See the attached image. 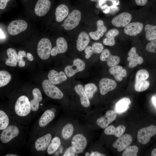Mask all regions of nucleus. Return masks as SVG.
Wrapping results in <instances>:
<instances>
[{"instance_id":"obj_16","label":"nucleus","mask_w":156,"mask_h":156,"mask_svg":"<svg viewBox=\"0 0 156 156\" xmlns=\"http://www.w3.org/2000/svg\"><path fill=\"white\" fill-rule=\"evenodd\" d=\"M51 3L49 0H38L35 5L34 12L39 16L45 15L49 10Z\"/></svg>"},{"instance_id":"obj_54","label":"nucleus","mask_w":156,"mask_h":156,"mask_svg":"<svg viewBox=\"0 0 156 156\" xmlns=\"http://www.w3.org/2000/svg\"><path fill=\"white\" fill-rule=\"evenodd\" d=\"M51 110L54 113H55L56 111V109L54 108H52L51 109Z\"/></svg>"},{"instance_id":"obj_33","label":"nucleus","mask_w":156,"mask_h":156,"mask_svg":"<svg viewBox=\"0 0 156 156\" xmlns=\"http://www.w3.org/2000/svg\"><path fill=\"white\" fill-rule=\"evenodd\" d=\"M131 102L129 98H124L120 99L116 104L115 109L118 113H121L126 111L129 107Z\"/></svg>"},{"instance_id":"obj_48","label":"nucleus","mask_w":156,"mask_h":156,"mask_svg":"<svg viewBox=\"0 0 156 156\" xmlns=\"http://www.w3.org/2000/svg\"><path fill=\"white\" fill-rule=\"evenodd\" d=\"M25 62L24 60L18 62V66L20 67H23L25 65Z\"/></svg>"},{"instance_id":"obj_25","label":"nucleus","mask_w":156,"mask_h":156,"mask_svg":"<svg viewBox=\"0 0 156 156\" xmlns=\"http://www.w3.org/2000/svg\"><path fill=\"white\" fill-rule=\"evenodd\" d=\"M75 90L80 97V102L81 105L86 107L89 106L90 102L89 98L83 86L80 84L77 85L75 86Z\"/></svg>"},{"instance_id":"obj_22","label":"nucleus","mask_w":156,"mask_h":156,"mask_svg":"<svg viewBox=\"0 0 156 156\" xmlns=\"http://www.w3.org/2000/svg\"><path fill=\"white\" fill-rule=\"evenodd\" d=\"M52 136L50 133L47 134L38 138L35 142V148L38 151H43L49 146Z\"/></svg>"},{"instance_id":"obj_17","label":"nucleus","mask_w":156,"mask_h":156,"mask_svg":"<svg viewBox=\"0 0 156 156\" xmlns=\"http://www.w3.org/2000/svg\"><path fill=\"white\" fill-rule=\"evenodd\" d=\"M127 60L129 61L128 66L130 68H133L138 64H141L143 62L142 57L136 53V48L132 47L128 53Z\"/></svg>"},{"instance_id":"obj_10","label":"nucleus","mask_w":156,"mask_h":156,"mask_svg":"<svg viewBox=\"0 0 156 156\" xmlns=\"http://www.w3.org/2000/svg\"><path fill=\"white\" fill-rule=\"evenodd\" d=\"M132 141V136L129 134L122 135L112 144V146L116 148L119 152L125 150L130 145Z\"/></svg>"},{"instance_id":"obj_44","label":"nucleus","mask_w":156,"mask_h":156,"mask_svg":"<svg viewBox=\"0 0 156 156\" xmlns=\"http://www.w3.org/2000/svg\"><path fill=\"white\" fill-rule=\"evenodd\" d=\"M10 0H0V9L1 10L4 9L6 7L7 4Z\"/></svg>"},{"instance_id":"obj_56","label":"nucleus","mask_w":156,"mask_h":156,"mask_svg":"<svg viewBox=\"0 0 156 156\" xmlns=\"http://www.w3.org/2000/svg\"><path fill=\"white\" fill-rule=\"evenodd\" d=\"M42 104H40V105H42Z\"/></svg>"},{"instance_id":"obj_38","label":"nucleus","mask_w":156,"mask_h":156,"mask_svg":"<svg viewBox=\"0 0 156 156\" xmlns=\"http://www.w3.org/2000/svg\"><path fill=\"white\" fill-rule=\"evenodd\" d=\"M84 90L89 99H92L94 93L97 90V88L94 84L90 83L86 84L84 86Z\"/></svg>"},{"instance_id":"obj_4","label":"nucleus","mask_w":156,"mask_h":156,"mask_svg":"<svg viewBox=\"0 0 156 156\" xmlns=\"http://www.w3.org/2000/svg\"><path fill=\"white\" fill-rule=\"evenodd\" d=\"M51 49V42L48 39L43 38L39 41L37 47V53L42 60H46L49 57Z\"/></svg>"},{"instance_id":"obj_47","label":"nucleus","mask_w":156,"mask_h":156,"mask_svg":"<svg viewBox=\"0 0 156 156\" xmlns=\"http://www.w3.org/2000/svg\"><path fill=\"white\" fill-rule=\"evenodd\" d=\"M27 58L28 60L31 61L34 59V57L30 53H28L27 54Z\"/></svg>"},{"instance_id":"obj_45","label":"nucleus","mask_w":156,"mask_h":156,"mask_svg":"<svg viewBox=\"0 0 156 156\" xmlns=\"http://www.w3.org/2000/svg\"><path fill=\"white\" fill-rule=\"evenodd\" d=\"M136 4L138 5L143 6L147 3V0H135Z\"/></svg>"},{"instance_id":"obj_37","label":"nucleus","mask_w":156,"mask_h":156,"mask_svg":"<svg viewBox=\"0 0 156 156\" xmlns=\"http://www.w3.org/2000/svg\"><path fill=\"white\" fill-rule=\"evenodd\" d=\"M11 76L8 71L4 70L0 71V87L7 85L10 81Z\"/></svg>"},{"instance_id":"obj_43","label":"nucleus","mask_w":156,"mask_h":156,"mask_svg":"<svg viewBox=\"0 0 156 156\" xmlns=\"http://www.w3.org/2000/svg\"><path fill=\"white\" fill-rule=\"evenodd\" d=\"M25 57H27V55L25 52L23 50L19 51L17 54V62H19L23 60V58Z\"/></svg>"},{"instance_id":"obj_15","label":"nucleus","mask_w":156,"mask_h":156,"mask_svg":"<svg viewBox=\"0 0 156 156\" xmlns=\"http://www.w3.org/2000/svg\"><path fill=\"white\" fill-rule=\"evenodd\" d=\"M100 59L103 61H106L107 65L111 67L117 65L120 60L118 56L111 55L109 50L107 49L101 52Z\"/></svg>"},{"instance_id":"obj_32","label":"nucleus","mask_w":156,"mask_h":156,"mask_svg":"<svg viewBox=\"0 0 156 156\" xmlns=\"http://www.w3.org/2000/svg\"><path fill=\"white\" fill-rule=\"evenodd\" d=\"M8 59L5 62V64L8 66H15L17 63V54L16 50L12 48H8L6 51Z\"/></svg>"},{"instance_id":"obj_30","label":"nucleus","mask_w":156,"mask_h":156,"mask_svg":"<svg viewBox=\"0 0 156 156\" xmlns=\"http://www.w3.org/2000/svg\"><path fill=\"white\" fill-rule=\"evenodd\" d=\"M69 12L68 8L66 5L62 4L56 8L55 15L56 20L58 22H61L68 16Z\"/></svg>"},{"instance_id":"obj_36","label":"nucleus","mask_w":156,"mask_h":156,"mask_svg":"<svg viewBox=\"0 0 156 156\" xmlns=\"http://www.w3.org/2000/svg\"><path fill=\"white\" fill-rule=\"evenodd\" d=\"M74 131L73 125L68 123L63 128L62 131V135L65 140L69 139L72 135Z\"/></svg>"},{"instance_id":"obj_13","label":"nucleus","mask_w":156,"mask_h":156,"mask_svg":"<svg viewBox=\"0 0 156 156\" xmlns=\"http://www.w3.org/2000/svg\"><path fill=\"white\" fill-rule=\"evenodd\" d=\"M132 19V16L129 13L124 12L114 17L112 23L117 27H125L129 23Z\"/></svg>"},{"instance_id":"obj_3","label":"nucleus","mask_w":156,"mask_h":156,"mask_svg":"<svg viewBox=\"0 0 156 156\" xmlns=\"http://www.w3.org/2000/svg\"><path fill=\"white\" fill-rule=\"evenodd\" d=\"M42 87L46 95L52 99H59L63 96V93L49 80L43 81Z\"/></svg>"},{"instance_id":"obj_39","label":"nucleus","mask_w":156,"mask_h":156,"mask_svg":"<svg viewBox=\"0 0 156 156\" xmlns=\"http://www.w3.org/2000/svg\"><path fill=\"white\" fill-rule=\"evenodd\" d=\"M138 148L136 146H129L126 148L122 154V156H137Z\"/></svg>"},{"instance_id":"obj_40","label":"nucleus","mask_w":156,"mask_h":156,"mask_svg":"<svg viewBox=\"0 0 156 156\" xmlns=\"http://www.w3.org/2000/svg\"><path fill=\"white\" fill-rule=\"evenodd\" d=\"M9 119L6 113L2 110L0 111V129L3 130L8 125Z\"/></svg>"},{"instance_id":"obj_20","label":"nucleus","mask_w":156,"mask_h":156,"mask_svg":"<svg viewBox=\"0 0 156 156\" xmlns=\"http://www.w3.org/2000/svg\"><path fill=\"white\" fill-rule=\"evenodd\" d=\"M48 77L49 80L54 84H60L67 79L64 72L61 71L58 73L54 70H51L49 72Z\"/></svg>"},{"instance_id":"obj_27","label":"nucleus","mask_w":156,"mask_h":156,"mask_svg":"<svg viewBox=\"0 0 156 156\" xmlns=\"http://www.w3.org/2000/svg\"><path fill=\"white\" fill-rule=\"evenodd\" d=\"M103 47L102 44L99 42L94 43L91 46H88L85 49V52L86 54L85 58H89L94 53H99L103 51Z\"/></svg>"},{"instance_id":"obj_9","label":"nucleus","mask_w":156,"mask_h":156,"mask_svg":"<svg viewBox=\"0 0 156 156\" xmlns=\"http://www.w3.org/2000/svg\"><path fill=\"white\" fill-rule=\"evenodd\" d=\"M19 133V129L16 127L9 125L2 131L0 135V140L3 143H8L17 136Z\"/></svg>"},{"instance_id":"obj_21","label":"nucleus","mask_w":156,"mask_h":156,"mask_svg":"<svg viewBox=\"0 0 156 156\" xmlns=\"http://www.w3.org/2000/svg\"><path fill=\"white\" fill-rule=\"evenodd\" d=\"M90 41V38L88 34L85 31L81 32L79 35L77 40V50L80 51L85 50L88 47Z\"/></svg>"},{"instance_id":"obj_23","label":"nucleus","mask_w":156,"mask_h":156,"mask_svg":"<svg viewBox=\"0 0 156 156\" xmlns=\"http://www.w3.org/2000/svg\"><path fill=\"white\" fill-rule=\"evenodd\" d=\"M97 30L96 31L90 32L89 35L91 38L94 40H98L102 36L104 33L107 31V28L104 25L103 21L101 20H98L96 22Z\"/></svg>"},{"instance_id":"obj_26","label":"nucleus","mask_w":156,"mask_h":156,"mask_svg":"<svg viewBox=\"0 0 156 156\" xmlns=\"http://www.w3.org/2000/svg\"><path fill=\"white\" fill-rule=\"evenodd\" d=\"M125 129V127L123 125H120L116 127L111 125L106 127L104 132L107 135H114L118 138L124 133Z\"/></svg>"},{"instance_id":"obj_29","label":"nucleus","mask_w":156,"mask_h":156,"mask_svg":"<svg viewBox=\"0 0 156 156\" xmlns=\"http://www.w3.org/2000/svg\"><path fill=\"white\" fill-rule=\"evenodd\" d=\"M119 31L116 29L109 30L105 34V38L103 40L104 44L108 46H113L115 44V38L119 34Z\"/></svg>"},{"instance_id":"obj_1","label":"nucleus","mask_w":156,"mask_h":156,"mask_svg":"<svg viewBox=\"0 0 156 156\" xmlns=\"http://www.w3.org/2000/svg\"><path fill=\"white\" fill-rule=\"evenodd\" d=\"M149 77L148 72L146 70H139L136 73L134 88L138 92H141L147 90L149 87L150 83L146 80Z\"/></svg>"},{"instance_id":"obj_28","label":"nucleus","mask_w":156,"mask_h":156,"mask_svg":"<svg viewBox=\"0 0 156 156\" xmlns=\"http://www.w3.org/2000/svg\"><path fill=\"white\" fill-rule=\"evenodd\" d=\"M34 99L30 101L31 110L33 111H37L39 108V102L42 100V95L40 90L35 88L32 91Z\"/></svg>"},{"instance_id":"obj_11","label":"nucleus","mask_w":156,"mask_h":156,"mask_svg":"<svg viewBox=\"0 0 156 156\" xmlns=\"http://www.w3.org/2000/svg\"><path fill=\"white\" fill-rule=\"evenodd\" d=\"M87 143L86 138L82 134L75 135L72 140V146L74 148L77 154L83 152L87 146Z\"/></svg>"},{"instance_id":"obj_35","label":"nucleus","mask_w":156,"mask_h":156,"mask_svg":"<svg viewBox=\"0 0 156 156\" xmlns=\"http://www.w3.org/2000/svg\"><path fill=\"white\" fill-rule=\"evenodd\" d=\"M60 144V140L59 138L55 137L53 138L47 147L48 153L51 154L55 153L58 149Z\"/></svg>"},{"instance_id":"obj_31","label":"nucleus","mask_w":156,"mask_h":156,"mask_svg":"<svg viewBox=\"0 0 156 156\" xmlns=\"http://www.w3.org/2000/svg\"><path fill=\"white\" fill-rule=\"evenodd\" d=\"M55 117V113L51 109L46 110L42 114L39 120V125L41 127H45L52 121Z\"/></svg>"},{"instance_id":"obj_6","label":"nucleus","mask_w":156,"mask_h":156,"mask_svg":"<svg viewBox=\"0 0 156 156\" xmlns=\"http://www.w3.org/2000/svg\"><path fill=\"white\" fill-rule=\"evenodd\" d=\"M81 18L80 11L75 10L72 11L64 20L63 27L66 30H70L76 27L79 24Z\"/></svg>"},{"instance_id":"obj_50","label":"nucleus","mask_w":156,"mask_h":156,"mask_svg":"<svg viewBox=\"0 0 156 156\" xmlns=\"http://www.w3.org/2000/svg\"><path fill=\"white\" fill-rule=\"evenodd\" d=\"M152 99L153 103L155 106L156 107V97L155 96H153L152 97Z\"/></svg>"},{"instance_id":"obj_8","label":"nucleus","mask_w":156,"mask_h":156,"mask_svg":"<svg viewBox=\"0 0 156 156\" xmlns=\"http://www.w3.org/2000/svg\"><path fill=\"white\" fill-rule=\"evenodd\" d=\"M27 26V24L25 21L17 20L10 23L8 26V31L11 35H16L25 31Z\"/></svg>"},{"instance_id":"obj_49","label":"nucleus","mask_w":156,"mask_h":156,"mask_svg":"<svg viewBox=\"0 0 156 156\" xmlns=\"http://www.w3.org/2000/svg\"><path fill=\"white\" fill-rule=\"evenodd\" d=\"M152 156H156V148L153 149L151 152Z\"/></svg>"},{"instance_id":"obj_42","label":"nucleus","mask_w":156,"mask_h":156,"mask_svg":"<svg viewBox=\"0 0 156 156\" xmlns=\"http://www.w3.org/2000/svg\"><path fill=\"white\" fill-rule=\"evenodd\" d=\"M74 148L73 146L68 148L65 151L64 156H74L75 154Z\"/></svg>"},{"instance_id":"obj_55","label":"nucleus","mask_w":156,"mask_h":156,"mask_svg":"<svg viewBox=\"0 0 156 156\" xmlns=\"http://www.w3.org/2000/svg\"><path fill=\"white\" fill-rule=\"evenodd\" d=\"M85 155L86 156H89V154L88 153H87Z\"/></svg>"},{"instance_id":"obj_18","label":"nucleus","mask_w":156,"mask_h":156,"mask_svg":"<svg viewBox=\"0 0 156 156\" xmlns=\"http://www.w3.org/2000/svg\"><path fill=\"white\" fill-rule=\"evenodd\" d=\"M68 45L65 39L63 37H60L56 40V45L52 49L51 55L55 56L58 54L63 53L67 51Z\"/></svg>"},{"instance_id":"obj_46","label":"nucleus","mask_w":156,"mask_h":156,"mask_svg":"<svg viewBox=\"0 0 156 156\" xmlns=\"http://www.w3.org/2000/svg\"><path fill=\"white\" fill-rule=\"evenodd\" d=\"M90 156H105V155L97 152H92L89 155Z\"/></svg>"},{"instance_id":"obj_5","label":"nucleus","mask_w":156,"mask_h":156,"mask_svg":"<svg viewBox=\"0 0 156 156\" xmlns=\"http://www.w3.org/2000/svg\"><path fill=\"white\" fill-rule=\"evenodd\" d=\"M156 134V126L151 125L140 129L138 131L137 139L140 143L145 144L150 140L151 138Z\"/></svg>"},{"instance_id":"obj_19","label":"nucleus","mask_w":156,"mask_h":156,"mask_svg":"<svg viewBox=\"0 0 156 156\" xmlns=\"http://www.w3.org/2000/svg\"><path fill=\"white\" fill-rule=\"evenodd\" d=\"M143 27V24L139 22L129 23L124 29L125 33L128 35L135 36L140 34Z\"/></svg>"},{"instance_id":"obj_52","label":"nucleus","mask_w":156,"mask_h":156,"mask_svg":"<svg viewBox=\"0 0 156 156\" xmlns=\"http://www.w3.org/2000/svg\"><path fill=\"white\" fill-rule=\"evenodd\" d=\"M90 0L94 2H100L101 1L103 0Z\"/></svg>"},{"instance_id":"obj_24","label":"nucleus","mask_w":156,"mask_h":156,"mask_svg":"<svg viewBox=\"0 0 156 156\" xmlns=\"http://www.w3.org/2000/svg\"><path fill=\"white\" fill-rule=\"evenodd\" d=\"M109 73L114 76L115 79L118 81H120L127 75L126 70L120 66H116L111 67L109 69Z\"/></svg>"},{"instance_id":"obj_51","label":"nucleus","mask_w":156,"mask_h":156,"mask_svg":"<svg viewBox=\"0 0 156 156\" xmlns=\"http://www.w3.org/2000/svg\"><path fill=\"white\" fill-rule=\"evenodd\" d=\"M0 38H1L2 39L5 37V35H4V33L3 34V32H2L1 29H0Z\"/></svg>"},{"instance_id":"obj_53","label":"nucleus","mask_w":156,"mask_h":156,"mask_svg":"<svg viewBox=\"0 0 156 156\" xmlns=\"http://www.w3.org/2000/svg\"><path fill=\"white\" fill-rule=\"evenodd\" d=\"M6 156H17L18 155L13 154H7L6 155Z\"/></svg>"},{"instance_id":"obj_7","label":"nucleus","mask_w":156,"mask_h":156,"mask_svg":"<svg viewBox=\"0 0 156 156\" xmlns=\"http://www.w3.org/2000/svg\"><path fill=\"white\" fill-rule=\"evenodd\" d=\"M85 67V64L83 61L79 58H76L74 60L72 65L65 67L64 72L67 77H71L77 73L83 70Z\"/></svg>"},{"instance_id":"obj_41","label":"nucleus","mask_w":156,"mask_h":156,"mask_svg":"<svg viewBox=\"0 0 156 156\" xmlns=\"http://www.w3.org/2000/svg\"><path fill=\"white\" fill-rule=\"evenodd\" d=\"M146 49L149 52L156 53V39L148 43L146 46Z\"/></svg>"},{"instance_id":"obj_12","label":"nucleus","mask_w":156,"mask_h":156,"mask_svg":"<svg viewBox=\"0 0 156 156\" xmlns=\"http://www.w3.org/2000/svg\"><path fill=\"white\" fill-rule=\"evenodd\" d=\"M116 116L117 113L115 111L108 110L104 116L100 117L97 120L96 123L101 128H105L110 123L116 119Z\"/></svg>"},{"instance_id":"obj_2","label":"nucleus","mask_w":156,"mask_h":156,"mask_svg":"<svg viewBox=\"0 0 156 156\" xmlns=\"http://www.w3.org/2000/svg\"><path fill=\"white\" fill-rule=\"evenodd\" d=\"M14 109L16 114L19 116H24L28 115L31 109L28 97L25 96L19 97L16 103Z\"/></svg>"},{"instance_id":"obj_14","label":"nucleus","mask_w":156,"mask_h":156,"mask_svg":"<svg viewBox=\"0 0 156 156\" xmlns=\"http://www.w3.org/2000/svg\"><path fill=\"white\" fill-rule=\"evenodd\" d=\"M99 86L101 94L104 95L109 92L115 89L116 87L117 84L113 80L103 78L100 80Z\"/></svg>"},{"instance_id":"obj_34","label":"nucleus","mask_w":156,"mask_h":156,"mask_svg":"<svg viewBox=\"0 0 156 156\" xmlns=\"http://www.w3.org/2000/svg\"><path fill=\"white\" fill-rule=\"evenodd\" d=\"M146 39L151 41L156 39V25H146L144 28Z\"/></svg>"}]
</instances>
